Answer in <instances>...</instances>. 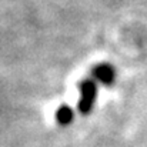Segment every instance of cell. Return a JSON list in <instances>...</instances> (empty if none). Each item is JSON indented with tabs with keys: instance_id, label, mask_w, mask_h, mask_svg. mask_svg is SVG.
<instances>
[{
	"instance_id": "6da1fadb",
	"label": "cell",
	"mask_w": 147,
	"mask_h": 147,
	"mask_svg": "<svg viewBox=\"0 0 147 147\" xmlns=\"http://www.w3.org/2000/svg\"><path fill=\"white\" fill-rule=\"evenodd\" d=\"M97 96V84L93 79H86L80 83V100L79 110L83 114H89L94 106V100Z\"/></svg>"
},
{
	"instance_id": "7a4b0ae2",
	"label": "cell",
	"mask_w": 147,
	"mask_h": 147,
	"mask_svg": "<svg viewBox=\"0 0 147 147\" xmlns=\"http://www.w3.org/2000/svg\"><path fill=\"white\" fill-rule=\"evenodd\" d=\"M93 77L103 83V84H111L114 82V77H116V73H114V69L113 66L110 64H98L93 69Z\"/></svg>"
},
{
	"instance_id": "3957f363",
	"label": "cell",
	"mask_w": 147,
	"mask_h": 147,
	"mask_svg": "<svg viewBox=\"0 0 147 147\" xmlns=\"http://www.w3.org/2000/svg\"><path fill=\"white\" fill-rule=\"evenodd\" d=\"M73 110L69 107V106H60L57 110H56V120L59 124L61 126H67L73 121Z\"/></svg>"
}]
</instances>
